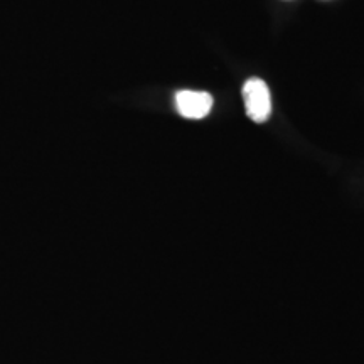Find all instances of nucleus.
<instances>
[{
	"label": "nucleus",
	"instance_id": "obj_1",
	"mask_svg": "<svg viewBox=\"0 0 364 364\" xmlns=\"http://www.w3.org/2000/svg\"><path fill=\"white\" fill-rule=\"evenodd\" d=\"M243 102L247 115L255 124H263L272 115V98L267 83L260 78H250L243 85Z\"/></svg>",
	"mask_w": 364,
	"mask_h": 364
},
{
	"label": "nucleus",
	"instance_id": "obj_2",
	"mask_svg": "<svg viewBox=\"0 0 364 364\" xmlns=\"http://www.w3.org/2000/svg\"><path fill=\"white\" fill-rule=\"evenodd\" d=\"M177 112L189 120H201L213 108V97L206 91L182 90L176 95Z\"/></svg>",
	"mask_w": 364,
	"mask_h": 364
}]
</instances>
